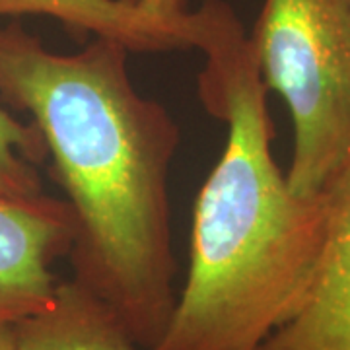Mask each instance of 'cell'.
Here are the masks:
<instances>
[{"label": "cell", "instance_id": "cell-1", "mask_svg": "<svg viewBox=\"0 0 350 350\" xmlns=\"http://www.w3.org/2000/svg\"><path fill=\"white\" fill-rule=\"evenodd\" d=\"M129 57L103 38L63 55L20 24L0 25V98L31 115L53 158L76 226L72 280L154 349L177 301L167 183L181 133L135 88Z\"/></svg>", "mask_w": 350, "mask_h": 350}, {"label": "cell", "instance_id": "cell-2", "mask_svg": "<svg viewBox=\"0 0 350 350\" xmlns=\"http://www.w3.org/2000/svg\"><path fill=\"white\" fill-rule=\"evenodd\" d=\"M195 14L199 98L226 142L193 208L185 284L150 350H259L310 286L323 202L294 195L276 163L269 90L234 8L202 0Z\"/></svg>", "mask_w": 350, "mask_h": 350}, {"label": "cell", "instance_id": "cell-3", "mask_svg": "<svg viewBox=\"0 0 350 350\" xmlns=\"http://www.w3.org/2000/svg\"><path fill=\"white\" fill-rule=\"evenodd\" d=\"M250 43L294 126L288 185L317 199L350 162V0H262Z\"/></svg>", "mask_w": 350, "mask_h": 350}, {"label": "cell", "instance_id": "cell-4", "mask_svg": "<svg viewBox=\"0 0 350 350\" xmlns=\"http://www.w3.org/2000/svg\"><path fill=\"white\" fill-rule=\"evenodd\" d=\"M75 236L66 200L0 193V323H18L49 306L59 286L51 265L68 257Z\"/></svg>", "mask_w": 350, "mask_h": 350}, {"label": "cell", "instance_id": "cell-5", "mask_svg": "<svg viewBox=\"0 0 350 350\" xmlns=\"http://www.w3.org/2000/svg\"><path fill=\"white\" fill-rule=\"evenodd\" d=\"M321 202L323 232L310 286L259 350H350V162Z\"/></svg>", "mask_w": 350, "mask_h": 350}, {"label": "cell", "instance_id": "cell-6", "mask_svg": "<svg viewBox=\"0 0 350 350\" xmlns=\"http://www.w3.org/2000/svg\"><path fill=\"white\" fill-rule=\"evenodd\" d=\"M49 16L76 39H113L131 53L195 49L197 14L160 18L121 0H0V18Z\"/></svg>", "mask_w": 350, "mask_h": 350}, {"label": "cell", "instance_id": "cell-7", "mask_svg": "<svg viewBox=\"0 0 350 350\" xmlns=\"http://www.w3.org/2000/svg\"><path fill=\"white\" fill-rule=\"evenodd\" d=\"M16 350H150L137 345L111 310L76 280L59 282L43 312L14 323Z\"/></svg>", "mask_w": 350, "mask_h": 350}, {"label": "cell", "instance_id": "cell-8", "mask_svg": "<svg viewBox=\"0 0 350 350\" xmlns=\"http://www.w3.org/2000/svg\"><path fill=\"white\" fill-rule=\"evenodd\" d=\"M47 156L33 123H22L0 105V193L16 199L45 195L36 165Z\"/></svg>", "mask_w": 350, "mask_h": 350}, {"label": "cell", "instance_id": "cell-9", "mask_svg": "<svg viewBox=\"0 0 350 350\" xmlns=\"http://www.w3.org/2000/svg\"><path fill=\"white\" fill-rule=\"evenodd\" d=\"M129 6H135L138 10H144V12L154 14V16H160V18H183L187 16L189 10V0H121Z\"/></svg>", "mask_w": 350, "mask_h": 350}, {"label": "cell", "instance_id": "cell-10", "mask_svg": "<svg viewBox=\"0 0 350 350\" xmlns=\"http://www.w3.org/2000/svg\"><path fill=\"white\" fill-rule=\"evenodd\" d=\"M0 350H16L14 323H0Z\"/></svg>", "mask_w": 350, "mask_h": 350}]
</instances>
